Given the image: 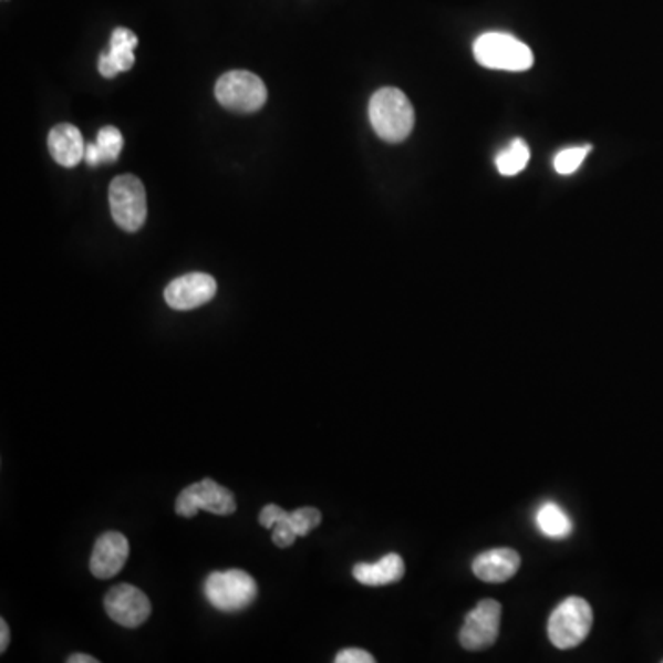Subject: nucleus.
Wrapping results in <instances>:
<instances>
[{"instance_id":"f257e3e1","label":"nucleus","mask_w":663,"mask_h":663,"mask_svg":"<svg viewBox=\"0 0 663 663\" xmlns=\"http://www.w3.org/2000/svg\"><path fill=\"white\" fill-rule=\"evenodd\" d=\"M369 121L374 133L385 143H402L412 135L415 110L401 89L384 87L369 102Z\"/></svg>"},{"instance_id":"f03ea898","label":"nucleus","mask_w":663,"mask_h":663,"mask_svg":"<svg viewBox=\"0 0 663 663\" xmlns=\"http://www.w3.org/2000/svg\"><path fill=\"white\" fill-rule=\"evenodd\" d=\"M474 55L479 65L494 71L524 72L535 63L531 49L510 33H483L474 43Z\"/></svg>"},{"instance_id":"7ed1b4c3","label":"nucleus","mask_w":663,"mask_h":663,"mask_svg":"<svg viewBox=\"0 0 663 663\" xmlns=\"http://www.w3.org/2000/svg\"><path fill=\"white\" fill-rule=\"evenodd\" d=\"M593 612L587 599L568 598L549 615V642L555 648L568 651L587 640L592 631Z\"/></svg>"},{"instance_id":"20e7f679","label":"nucleus","mask_w":663,"mask_h":663,"mask_svg":"<svg viewBox=\"0 0 663 663\" xmlns=\"http://www.w3.org/2000/svg\"><path fill=\"white\" fill-rule=\"evenodd\" d=\"M205 598L220 612H240L257 599L258 587L249 573L241 570L215 571L205 579Z\"/></svg>"},{"instance_id":"39448f33","label":"nucleus","mask_w":663,"mask_h":663,"mask_svg":"<svg viewBox=\"0 0 663 663\" xmlns=\"http://www.w3.org/2000/svg\"><path fill=\"white\" fill-rule=\"evenodd\" d=\"M110 207L113 220L127 232L143 229L148 216L146 188L138 177L118 176L110 185Z\"/></svg>"},{"instance_id":"423d86ee","label":"nucleus","mask_w":663,"mask_h":663,"mask_svg":"<svg viewBox=\"0 0 663 663\" xmlns=\"http://www.w3.org/2000/svg\"><path fill=\"white\" fill-rule=\"evenodd\" d=\"M216 99L225 110L255 113L268 102V89L262 80L247 71H230L216 83Z\"/></svg>"},{"instance_id":"0eeeda50","label":"nucleus","mask_w":663,"mask_h":663,"mask_svg":"<svg viewBox=\"0 0 663 663\" xmlns=\"http://www.w3.org/2000/svg\"><path fill=\"white\" fill-rule=\"evenodd\" d=\"M199 510L213 515L229 516L236 510V499L229 488L221 487L215 479H204L185 488L176 501V512L185 518H194Z\"/></svg>"},{"instance_id":"6e6552de","label":"nucleus","mask_w":663,"mask_h":663,"mask_svg":"<svg viewBox=\"0 0 663 663\" xmlns=\"http://www.w3.org/2000/svg\"><path fill=\"white\" fill-rule=\"evenodd\" d=\"M501 604L494 599H483L466 615L459 632L460 648L466 651H485L493 648L499 636Z\"/></svg>"},{"instance_id":"1a4fd4ad","label":"nucleus","mask_w":663,"mask_h":663,"mask_svg":"<svg viewBox=\"0 0 663 663\" xmlns=\"http://www.w3.org/2000/svg\"><path fill=\"white\" fill-rule=\"evenodd\" d=\"M105 612L111 620L126 629H137L152 614L148 595L132 584H118L111 588L104 601Z\"/></svg>"},{"instance_id":"9d476101","label":"nucleus","mask_w":663,"mask_h":663,"mask_svg":"<svg viewBox=\"0 0 663 663\" xmlns=\"http://www.w3.org/2000/svg\"><path fill=\"white\" fill-rule=\"evenodd\" d=\"M218 291L215 277L207 273L183 274L166 286L165 301L168 307L179 312L204 307L213 301Z\"/></svg>"},{"instance_id":"9b49d317","label":"nucleus","mask_w":663,"mask_h":663,"mask_svg":"<svg viewBox=\"0 0 663 663\" xmlns=\"http://www.w3.org/2000/svg\"><path fill=\"white\" fill-rule=\"evenodd\" d=\"M130 557V542L122 532L107 531L94 543L91 573L96 579H111L121 573Z\"/></svg>"},{"instance_id":"f8f14e48","label":"nucleus","mask_w":663,"mask_h":663,"mask_svg":"<svg viewBox=\"0 0 663 663\" xmlns=\"http://www.w3.org/2000/svg\"><path fill=\"white\" fill-rule=\"evenodd\" d=\"M521 559L518 551L510 548H498L477 555L472 562L474 576L483 582L499 584L509 581L520 570Z\"/></svg>"},{"instance_id":"ddd939ff","label":"nucleus","mask_w":663,"mask_h":663,"mask_svg":"<svg viewBox=\"0 0 663 663\" xmlns=\"http://www.w3.org/2000/svg\"><path fill=\"white\" fill-rule=\"evenodd\" d=\"M138 39L127 28H116L111 33L110 50L100 55L99 71L104 77H115L118 72H126L135 63V49Z\"/></svg>"},{"instance_id":"4468645a","label":"nucleus","mask_w":663,"mask_h":663,"mask_svg":"<svg viewBox=\"0 0 663 663\" xmlns=\"http://www.w3.org/2000/svg\"><path fill=\"white\" fill-rule=\"evenodd\" d=\"M85 144L82 132L72 124H58L49 133V149L55 163L65 168H74L85 160Z\"/></svg>"},{"instance_id":"2eb2a0df","label":"nucleus","mask_w":663,"mask_h":663,"mask_svg":"<svg viewBox=\"0 0 663 663\" xmlns=\"http://www.w3.org/2000/svg\"><path fill=\"white\" fill-rule=\"evenodd\" d=\"M352 576L363 587H387L402 581V577L406 576V564L401 555L390 553L373 564L360 562L354 566Z\"/></svg>"},{"instance_id":"dca6fc26","label":"nucleus","mask_w":663,"mask_h":663,"mask_svg":"<svg viewBox=\"0 0 663 663\" xmlns=\"http://www.w3.org/2000/svg\"><path fill=\"white\" fill-rule=\"evenodd\" d=\"M260 524L266 529H271V538H273L274 546H279V548H290L299 538L296 529L291 526L290 512L279 505H266L260 512Z\"/></svg>"},{"instance_id":"f3484780","label":"nucleus","mask_w":663,"mask_h":663,"mask_svg":"<svg viewBox=\"0 0 663 663\" xmlns=\"http://www.w3.org/2000/svg\"><path fill=\"white\" fill-rule=\"evenodd\" d=\"M537 527L543 537L555 538V540L568 538L573 531L570 516L566 515L564 509L553 501H546L538 509Z\"/></svg>"},{"instance_id":"a211bd4d","label":"nucleus","mask_w":663,"mask_h":663,"mask_svg":"<svg viewBox=\"0 0 663 663\" xmlns=\"http://www.w3.org/2000/svg\"><path fill=\"white\" fill-rule=\"evenodd\" d=\"M529 157H531L529 146L521 138H516L515 143L509 144L496 157V166H498V172L501 176H518L526 168L527 163H529Z\"/></svg>"},{"instance_id":"6ab92c4d","label":"nucleus","mask_w":663,"mask_h":663,"mask_svg":"<svg viewBox=\"0 0 663 663\" xmlns=\"http://www.w3.org/2000/svg\"><path fill=\"white\" fill-rule=\"evenodd\" d=\"M96 146L100 148L102 154V165L105 163H115L121 155L122 148H124V137L122 133L113 126L102 127L99 132V141Z\"/></svg>"},{"instance_id":"aec40b11","label":"nucleus","mask_w":663,"mask_h":663,"mask_svg":"<svg viewBox=\"0 0 663 663\" xmlns=\"http://www.w3.org/2000/svg\"><path fill=\"white\" fill-rule=\"evenodd\" d=\"M590 152H592V146H579V148L562 149V152L555 157V172L560 174V176H570L573 172L579 170V166L584 163V159H587Z\"/></svg>"},{"instance_id":"412c9836","label":"nucleus","mask_w":663,"mask_h":663,"mask_svg":"<svg viewBox=\"0 0 663 663\" xmlns=\"http://www.w3.org/2000/svg\"><path fill=\"white\" fill-rule=\"evenodd\" d=\"M321 520H323V516L315 507H301V509L290 512L291 526H293L299 537L310 535L315 527H319Z\"/></svg>"},{"instance_id":"4be33fe9","label":"nucleus","mask_w":663,"mask_h":663,"mask_svg":"<svg viewBox=\"0 0 663 663\" xmlns=\"http://www.w3.org/2000/svg\"><path fill=\"white\" fill-rule=\"evenodd\" d=\"M335 663H374V656L362 649H345L334 660Z\"/></svg>"},{"instance_id":"5701e85b","label":"nucleus","mask_w":663,"mask_h":663,"mask_svg":"<svg viewBox=\"0 0 663 663\" xmlns=\"http://www.w3.org/2000/svg\"><path fill=\"white\" fill-rule=\"evenodd\" d=\"M85 163L91 168L102 165V154H100V148L96 144H87V148H85Z\"/></svg>"},{"instance_id":"b1692460","label":"nucleus","mask_w":663,"mask_h":663,"mask_svg":"<svg viewBox=\"0 0 663 663\" xmlns=\"http://www.w3.org/2000/svg\"><path fill=\"white\" fill-rule=\"evenodd\" d=\"M8 645H10V629L4 620H0V653H6Z\"/></svg>"},{"instance_id":"393cba45","label":"nucleus","mask_w":663,"mask_h":663,"mask_svg":"<svg viewBox=\"0 0 663 663\" xmlns=\"http://www.w3.org/2000/svg\"><path fill=\"white\" fill-rule=\"evenodd\" d=\"M69 663H99V660L94 659V656H89V654H72L66 659Z\"/></svg>"}]
</instances>
